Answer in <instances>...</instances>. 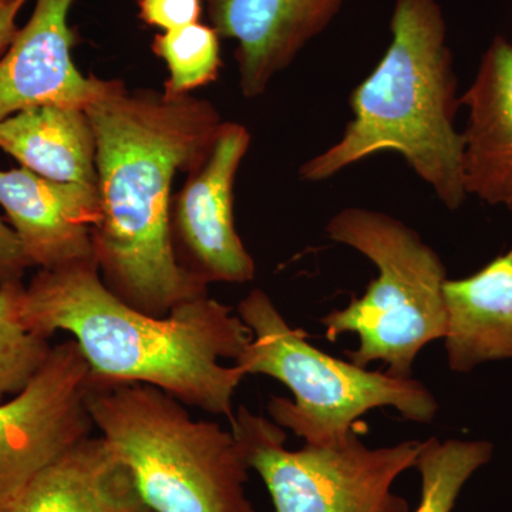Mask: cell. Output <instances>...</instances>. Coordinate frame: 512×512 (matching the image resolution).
I'll use <instances>...</instances> for the list:
<instances>
[{
  "label": "cell",
  "instance_id": "10",
  "mask_svg": "<svg viewBox=\"0 0 512 512\" xmlns=\"http://www.w3.org/2000/svg\"><path fill=\"white\" fill-rule=\"evenodd\" d=\"M74 0H36L35 10L0 57V121L40 106L86 110L120 80L84 76L73 62Z\"/></svg>",
  "mask_w": 512,
  "mask_h": 512
},
{
  "label": "cell",
  "instance_id": "1",
  "mask_svg": "<svg viewBox=\"0 0 512 512\" xmlns=\"http://www.w3.org/2000/svg\"><path fill=\"white\" fill-rule=\"evenodd\" d=\"M86 113L97 146L93 245L101 279L131 308L163 318L208 293L175 258L171 188L210 151L224 121L208 100L128 90L121 80Z\"/></svg>",
  "mask_w": 512,
  "mask_h": 512
},
{
  "label": "cell",
  "instance_id": "2",
  "mask_svg": "<svg viewBox=\"0 0 512 512\" xmlns=\"http://www.w3.org/2000/svg\"><path fill=\"white\" fill-rule=\"evenodd\" d=\"M20 313L47 339L69 333L93 382L150 384L187 407L234 417L235 392L247 375L222 362H237L252 332L210 293L157 318L117 298L90 259L40 269L25 286Z\"/></svg>",
  "mask_w": 512,
  "mask_h": 512
},
{
  "label": "cell",
  "instance_id": "18",
  "mask_svg": "<svg viewBox=\"0 0 512 512\" xmlns=\"http://www.w3.org/2000/svg\"><path fill=\"white\" fill-rule=\"evenodd\" d=\"M153 52L167 66L163 93L188 96L194 90L217 82L222 67L220 35L211 25L194 23L156 35Z\"/></svg>",
  "mask_w": 512,
  "mask_h": 512
},
{
  "label": "cell",
  "instance_id": "9",
  "mask_svg": "<svg viewBox=\"0 0 512 512\" xmlns=\"http://www.w3.org/2000/svg\"><path fill=\"white\" fill-rule=\"evenodd\" d=\"M251 133L239 123H222L214 143L173 195L171 242L181 269L195 284H247L255 261L235 228L234 185L251 147Z\"/></svg>",
  "mask_w": 512,
  "mask_h": 512
},
{
  "label": "cell",
  "instance_id": "20",
  "mask_svg": "<svg viewBox=\"0 0 512 512\" xmlns=\"http://www.w3.org/2000/svg\"><path fill=\"white\" fill-rule=\"evenodd\" d=\"M138 9L146 25L170 32L200 22L202 0H138Z\"/></svg>",
  "mask_w": 512,
  "mask_h": 512
},
{
  "label": "cell",
  "instance_id": "17",
  "mask_svg": "<svg viewBox=\"0 0 512 512\" xmlns=\"http://www.w3.org/2000/svg\"><path fill=\"white\" fill-rule=\"evenodd\" d=\"M488 441H421L414 468L420 474V501L413 512H453L464 485L493 458Z\"/></svg>",
  "mask_w": 512,
  "mask_h": 512
},
{
  "label": "cell",
  "instance_id": "16",
  "mask_svg": "<svg viewBox=\"0 0 512 512\" xmlns=\"http://www.w3.org/2000/svg\"><path fill=\"white\" fill-rule=\"evenodd\" d=\"M0 150L57 183L97 188L96 136L86 110L40 106L0 121Z\"/></svg>",
  "mask_w": 512,
  "mask_h": 512
},
{
  "label": "cell",
  "instance_id": "21",
  "mask_svg": "<svg viewBox=\"0 0 512 512\" xmlns=\"http://www.w3.org/2000/svg\"><path fill=\"white\" fill-rule=\"evenodd\" d=\"M28 268V258L18 235L0 218V288L13 282H22Z\"/></svg>",
  "mask_w": 512,
  "mask_h": 512
},
{
  "label": "cell",
  "instance_id": "22",
  "mask_svg": "<svg viewBox=\"0 0 512 512\" xmlns=\"http://www.w3.org/2000/svg\"><path fill=\"white\" fill-rule=\"evenodd\" d=\"M28 0H13L8 5L0 8V57L8 50L10 43L13 42L19 29L16 25V19L20 10Z\"/></svg>",
  "mask_w": 512,
  "mask_h": 512
},
{
  "label": "cell",
  "instance_id": "23",
  "mask_svg": "<svg viewBox=\"0 0 512 512\" xmlns=\"http://www.w3.org/2000/svg\"><path fill=\"white\" fill-rule=\"evenodd\" d=\"M10 2H13V0H0V8H2V6L8 5Z\"/></svg>",
  "mask_w": 512,
  "mask_h": 512
},
{
  "label": "cell",
  "instance_id": "6",
  "mask_svg": "<svg viewBox=\"0 0 512 512\" xmlns=\"http://www.w3.org/2000/svg\"><path fill=\"white\" fill-rule=\"evenodd\" d=\"M326 234L379 272L360 298L320 319L326 338L356 333L359 346L346 352L350 362H382L390 376L410 379L420 350L446 336V266L413 228L384 212L345 208L330 218Z\"/></svg>",
  "mask_w": 512,
  "mask_h": 512
},
{
  "label": "cell",
  "instance_id": "5",
  "mask_svg": "<svg viewBox=\"0 0 512 512\" xmlns=\"http://www.w3.org/2000/svg\"><path fill=\"white\" fill-rule=\"evenodd\" d=\"M237 313L252 340L235 365L247 376L272 377L291 390L293 400L272 397L269 416L306 444L340 446L352 436L356 420L379 407H394L416 423L436 417L439 403L419 380L373 372L315 348L261 289L249 292Z\"/></svg>",
  "mask_w": 512,
  "mask_h": 512
},
{
  "label": "cell",
  "instance_id": "11",
  "mask_svg": "<svg viewBox=\"0 0 512 512\" xmlns=\"http://www.w3.org/2000/svg\"><path fill=\"white\" fill-rule=\"evenodd\" d=\"M345 0H207L211 26L237 42L242 96L256 99L323 32Z\"/></svg>",
  "mask_w": 512,
  "mask_h": 512
},
{
  "label": "cell",
  "instance_id": "13",
  "mask_svg": "<svg viewBox=\"0 0 512 512\" xmlns=\"http://www.w3.org/2000/svg\"><path fill=\"white\" fill-rule=\"evenodd\" d=\"M468 109L463 173L467 195L512 211V43L491 40L460 97Z\"/></svg>",
  "mask_w": 512,
  "mask_h": 512
},
{
  "label": "cell",
  "instance_id": "7",
  "mask_svg": "<svg viewBox=\"0 0 512 512\" xmlns=\"http://www.w3.org/2000/svg\"><path fill=\"white\" fill-rule=\"evenodd\" d=\"M231 431L275 512H410L393 484L414 468L421 441L369 448L353 431L340 446L292 451L281 426L244 406L234 413Z\"/></svg>",
  "mask_w": 512,
  "mask_h": 512
},
{
  "label": "cell",
  "instance_id": "15",
  "mask_svg": "<svg viewBox=\"0 0 512 512\" xmlns=\"http://www.w3.org/2000/svg\"><path fill=\"white\" fill-rule=\"evenodd\" d=\"M448 366L468 373L491 360L512 359V249L467 278L444 284Z\"/></svg>",
  "mask_w": 512,
  "mask_h": 512
},
{
  "label": "cell",
  "instance_id": "3",
  "mask_svg": "<svg viewBox=\"0 0 512 512\" xmlns=\"http://www.w3.org/2000/svg\"><path fill=\"white\" fill-rule=\"evenodd\" d=\"M392 43L372 73L350 94L352 120L338 143L306 161L305 181L319 183L380 153H397L454 211L464 187V136L447 23L437 0H396Z\"/></svg>",
  "mask_w": 512,
  "mask_h": 512
},
{
  "label": "cell",
  "instance_id": "12",
  "mask_svg": "<svg viewBox=\"0 0 512 512\" xmlns=\"http://www.w3.org/2000/svg\"><path fill=\"white\" fill-rule=\"evenodd\" d=\"M0 207L30 266L53 269L96 259L97 188L57 183L20 167L0 171Z\"/></svg>",
  "mask_w": 512,
  "mask_h": 512
},
{
  "label": "cell",
  "instance_id": "19",
  "mask_svg": "<svg viewBox=\"0 0 512 512\" xmlns=\"http://www.w3.org/2000/svg\"><path fill=\"white\" fill-rule=\"evenodd\" d=\"M25 285L13 282L0 288V403L22 392L46 360L53 346L22 319Z\"/></svg>",
  "mask_w": 512,
  "mask_h": 512
},
{
  "label": "cell",
  "instance_id": "4",
  "mask_svg": "<svg viewBox=\"0 0 512 512\" xmlns=\"http://www.w3.org/2000/svg\"><path fill=\"white\" fill-rule=\"evenodd\" d=\"M94 429L126 464L153 512H258L234 433L194 420L171 394L144 383L90 382Z\"/></svg>",
  "mask_w": 512,
  "mask_h": 512
},
{
  "label": "cell",
  "instance_id": "14",
  "mask_svg": "<svg viewBox=\"0 0 512 512\" xmlns=\"http://www.w3.org/2000/svg\"><path fill=\"white\" fill-rule=\"evenodd\" d=\"M0 512H153L103 437H87L40 470Z\"/></svg>",
  "mask_w": 512,
  "mask_h": 512
},
{
  "label": "cell",
  "instance_id": "8",
  "mask_svg": "<svg viewBox=\"0 0 512 512\" xmlns=\"http://www.w3.org/2000/svg\"><path fill=\"white\" fill-rule=\"evenodd\" d=\"M92 373L73 339L53 346L40 372L0 403V507L30 478L92 436Z\"/></svg>",
  "mask_w": 512,
  "mask_h": 512
}]
</instances>
